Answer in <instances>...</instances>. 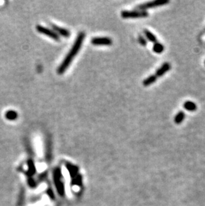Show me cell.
Returning a JSON list of instances; mask_svg holds the SVG:
<instances>
[{"label": "cell", "mask_w": 205, "mask_h": 206, "mask_svg": "<svg viewBox=\"0 0 205 206\" xmlns=\"http://www.w3.org/2000/svg\"><path fill=\"white\" fill-rule=\"evenodd\" d=\"M85 38V34L84 32H80V33L77 35V37L75 41V42L73 45V46L71 49L69 53H67L65 59H63V61L61 63V65L57 69V73L59 74H63L64 73L67 69L69 67L70 64L71 63L72 61L74 60V57L77 56V53L79 52L80 49L82 47L83 45L84 39Z\"/></svg>", "instance_id": "obj_1"}, {"label": "cell", "mask_w": 205, "mask_h": 206, "mask_svg": "<svg viewBox=\"0 0 205 206\" xmlns=\"http://www.w3.org/2000/svg\"><path fill=\"white\" fill-rule=\"evenodd\" d=\"M122 18L123 19H134V18L147 17L149 13L147 11L135 10V11H123L121 13Z\"/></svg>", "instance_id": "obj_2"}, {"label": "cell", "mask_w": 205, "mask_h": 206, "mask_svg": "<svg viewBox=\"0 0 205 206\" xmlns=\"http://www.w3.org/2000/svg\"><path fill=\"white\" fill-rule=\"evenodd\" d=\"M168 3H169L168 0H155V1L140 4V5L136 7V9H137L138 10L146 11V10H147V9L163 6L167 5V4H168Z\"/></svg>", "instance_id": "obj_3"}, {"label": "cell", "mask_w": 205, "mask_h": 206, "mask_svg": "<svg viewBox=\"0 0 205 206\" xmlns=\"http://www.w3.org/2000/svg\"><path fill=\"white\" fill-rule=\"evenodd\" d=\"M36 30L38 32H39L40 34H44L45 35L48 36V37L51 38V39L56 40V41H60V37L56 31L50 30L49 28H47V27L42 26V25H38L36 26Z\"/></svg>", "instance_id": "obj_4"}, {"label": "cell", "mask_w": 205, "mask_h": 206, "mask_svg": "<svg viewBox=\"0 0 205 206\" xmlns=\"http://www.w3.org/2000/svg\"><path fill=\"white\" fill-rule=\"evenodd\" d=\"M91 43L94 45H111L113 44V41L111 38L104 37V38H93L91 41Z\"/></svg>", "instance_id": "obj_5"}, {"label": "cell", "mask_w": 205, "mask_h": 206, "mask_svg": "<svg viewBox=\"0 0 205 206\" xmlns=\"http://www.w3.org/2000/svg\"><path fill=\"white\" fill-rule=\"evenodd\" d=\"M51 26H52V28H53V31H56L58 35H60L63 36V37L66 38H68L70 37L71 32L68 30L63 28V27H59V26H57L56 25H54V24H52Z\"/></svg>", "instance_id": "obj_6"}, {"label": "cell", "mask_w": 205, "mask_h": 206, "mask_svg": "<svg viewBox=\"0 0 205 206\" xmlns=\"http://www.w3.org/2000/svg\"><path fill=\"white\" fill-rule=\"evenodd\" d=\"M171 66L169 63L168 62L164 63L163 65L158 69L157 72L155 73V74L154 75H155L158 78V77H161L164 74H166L167 72H168L171 70Z\"/></svg>", "instance_id": "obj_7"}, {"label": "cell", "mask_w": 205, "mask_h": 206, "mask_svg": "<svg viewBox=\"0 0 205 206\" xmlns=\"http://www.w3.org/2000/svg\"><path fill=\"white\" fill-rule=\"evenodd\" d=\"M183 106L185 109L190 112H194L195 110H197V104L193 102H191V101H187V102H186L184 103Z\"/></svg>", "instance_id": "obj_8"}, {"label": "cell", "mask_w": 205, "mask_h": 206, "mask_svg": "<svg viewBox=\"0 0 205 206\" xmlns=\"http://www.w3.org/2000/svg\"><path fill=\"white\" fill-rule=\"evenodd\" d=\"M157 80V77L155 75H152V76H150L149 77H148L147 78H146L145 80H143V84L144 86H149V85H151V84H154V82H155Z\"/></svg>", "instance_id": "obj_9"}, {"label": "cell", "mask_w": 205, "mask_h": 206, "mask_svg": "<svg viewBox=\"0 0 205 206\" xmlns=\"http://www.w3.org/2000/svg\"><path fill=\"white\" fill-rule=\"evenodd\" d=\"M144 34H145V35L146 36V38H147V39L149 40L150 42H151L154 43L157 42V37L152 33V32H151L149 30H144Z\"/></svg>", "instance_id": "obj_10"}, {"label": "cell", "mask_w": 205, "mask_h": 206, "mask_svg": "<svg viewBox=\"0 0 205 206\" xmlns=\"http://www.w3.org/2000/svg\"><path fill=\"white\" fill-rule=\"evenodd\" d=\"M185 117V113H184V112L180 111L175 116L174 121H175V123H176V124H180V123L184 121Z\"/></svg>", "instance_id": "obj_11"}, {"label": "cell", "mask_w": 205, "mask_h": 206, "mask_svg": "<svg viewBox=\"0 0 205 206\" xmlns=\"http://www.w3.org/2000/svg\"><path fill=\"white\" fill-rule=\"evenodd\" d=\"M153 49V52H155L156 53H161L163 52L164 49H165V47H164V45L161 43L157 42L154 43Z\"/></svg>", "instance_id": "obj_12"}, {"label": "cell", "mask_w": 205, "mask_h": 206, "mask_svg": "<svg viewBox=\"0 0 205 206\" xmlns=\"http://www.w3.org/2000/svg\"><path fill=\"white\" fill-rule=\"evenodd\" d=\"M17 116V113L15 111H8L6 114V118L10 120H15Z\"/></svg>", "instance_id": "obj_13"}, {"label": "cell", "mask_w": 205, "mask_h": 206, "mask_svg": "<svg viewBox=\"0 0 205 206\" xmlns=\"http://www.w3.org/2000/svg\"><path fill=\"white\" fill-rule=\"evenodd\" d=\"M138 40H139V42L140 45H142L143 46H145V45H147V42L146 39L143 37L142 35H139V38H138Z\"/></svg>", "instance_id": "obj_14"}, {"label": "cell", "mask_w": 205, "mask_h": 206, "mask_svg": "<svg viewBox=\"0 0 205 206\" xmlns=\"http://www.w3.org/2000/svg\"><path fill=\"white\" fill-rule=\"evenodd\" d=\"M204 63H205V62H204Z\"/></svg>", "instance_id": "obj_15"}]
</instances>
